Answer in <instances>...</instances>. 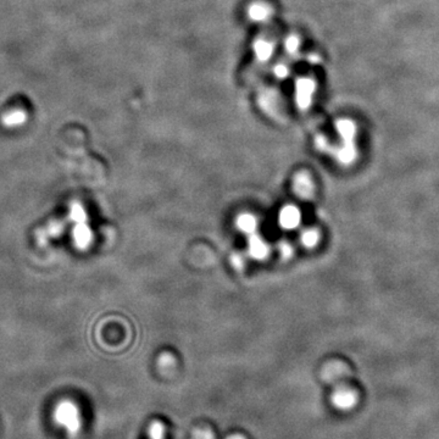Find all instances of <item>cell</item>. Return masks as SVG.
Returning <instances> with one entry per match:
<instances>
[{
    "label": "cell",
    "instance_id": "6da1fadb",
    "mask_svg": "<svg viewBox=\"0 0 439 439\" xmlns=\"http://www.w3.org/2000/svg\"><path fill=\"white\" fill-rule=\"evenodd\" d=\"M53 417H54L55 424L65 429L71 437H74L79 433L82 427V417H81V413L77 405L72 401L64 400L56 405Z\"/></svg>",
    "mask_w": 439,
    "mask_h": 439
},
{
    "label": "cell",
    "instance_id": "7a4b0ae2",
    "mask_svg": "<svg viewBox=\"0 0 439 439\" xmlns=\"http://www.w3.org/2000/svg\"><path fill=\"white\" fill-rule=\"evenodd\" d=\"M332 404L342 411H349L358 404V393L348 385H338L331 397Z\"/></svg>",
    "mask_w": 439,
    "mask_h": 439
},
{
    "label": "cell",
    "instance_id": "3957f363",
    "mask_svg": "<svg viewBox=\"0 0 439 439\" xmlns=\"http://www.w3.org/2000/svg\"><path fill=\"white\" fill-rule=\"evenodd\" d=\"M348 375H349L348 367L340 361L328 362L327 365L324 366L322 372H321V377L327 383H340Z\"/></svg>",
    "mask_w": 439,
    "mask_h": 439
},
{
    "label": "cell",
    "instance_id": "277c9868",
    "mask_svg": "<svg viewBox=\"0 0 439 439\" xmlns=\"http://www.w3.org/2000/svg\"><path fill=\"white\" fill-rule=\"evenodd\" d=\"M301 211L298 210V207H293V205H287V207L282 209L280 212V225L281 228H286V230H293V228H298L299 223H301Z\"/></svg>",
    "mask_w": 439,
    "mask_h": 439
},
{
    "label": "cell",
    "instance_id": "5b68a950",
    "mask_svg": "<svg viewBox=\"0 0 439 439\" xmlns=\"http://www.w3.org/2000/svg\"><path fill=\"white\" fill-rule=\"evenodd\" d=\"M293 188H294V192L298 194V197L304 198V199L312 197L314 194V182L308 173L296 175Z\"/></svg>",
    "mask_w": 439,
    "mask_h": 439
},
{
    "label": "cell",
    "instance_id": "8992f818",
    "mask_svg": "<svg viewBox=\"0 0 439 439\" xmlns=\"http://www.w3.org/2000/svg\"><path fill=\"white\" fill-rule=\"evenodd\" d=\"M249 253L257 260H262L269 255V246L257 232L249 234Z\"/></svg>",
    "mask_w": 439,
    "mask_h": 439
},
{
    "label": "cell",
    "instance_id": "52a82bcc",
    "mask_svg": "<svg viewBox=\"0 0 439 439\" xmlns=\"http://www.w3.org/2000/svg\"><path fill=\"white\" fill-rule=\"evenodd\" d=\"M237 226L242 232L253 234L257 232V221L252 214H242L237 218Z\"/></svg>",
    "mask_w": 439,
    "mask_h": 439
},
{
    "label": "cell",
    "instance_id": "ba28073f",
    "mask_svg": "<svg viewBox=\"0 0 439 439\" xmlns=\"http://www.w3.org/2000/svg\"><path fill=\"white\" fill-rule=\"evenodd\" d=\"M271 15V10L269 6L265 4H253L249 8V16L253 21H257V22H262V21H266L269 19V16Z\"/></svg>",
    "mask_w": 439,
    "mask_h": 439
},
{
    "label": "cell",
    "instance_id": "9c48e42d",
    "mask_svg": "<svg viewBox=\"0 0 439 439\" xmlns=\"http://www.w3.org/2000/svg\"><path fill=\"white\" fill-rule=\"evenodd\" d=\"M312 93V82L309 79H303L298 87V99L301 106H305L310 103V95Z\"/></svg>",
    "mask_w": 439,
    "mask_h": 439
},
{
    "label": "cell",
    "instance_id": "30bf717a",
    "mask_svg": "<svg viewBox=\"0 0 439 439\" xmlns=\"http://www.w3.org/2000/svg\"><path fill=\"white\" fill-rule=\"evenodd\" d=\"M148 437L149 439H165L166 438V427L165 424L155 420L152 424H149L148 427Z\"/></svg>",
    "mask_w": 439,
    "mask_h": 439
},
{
    "label": "cell",
    "instance_id": "8fae6325",
    "mask_svg": "<svg viewBox=\"0 0 439 439\" xmlns=\"http://www.w3.org/2000/svg\"><path fill=\"white\" fill-rule=\"evenodd\" d=\"M255 53L260 60H267L272 54V45L266 40H259L255 45Z\"/></svg>",
    "mask_w": 439,
    "mask_h": 439
},
{
    "label": "cell",
    "instance_id": "7c38bea8",
    "mask_svg": "<svg viewBox=\"0 0 439 439\" xmlns=\"http://www.w3.org/2000/svg\"><path fill=\"white\" fill-rule=\"evenodd\" d=\"M319 233L314 231V230H308L305 232L301 234V243L308 248L315 247L317 242H319Z\"/></svg>",
    "mask_w": 439,
    "mask_h": 439
},
{
    "label": "cell",
    "instance_id": "4fadbf2b",
    "mask_svg": "<svg viewBox=\"0 0 439 439\" xmlns=\"http://www.w3.org/2000/svg\"><path fill=\"white\" fill-rule=\"evenodd\" d=\"M191 439H215V434L209 427H197L193 429Z\"/></svg>",
    "mask_w": 439,
    "mask_h": 439
},
{
    "label": "cell",
    "instance_id": "5bb4252c",
    "mask_svg": "<svg viewBox=\"0 0 439 439\" xmlns=\"http://www.w3.org/2000/svg\"><path fill=\"white\" fill-rule=\"evenodd\" d=\"M160 366H163V367H168L170 365H173V358L171 356H168V354H165V356H161L160 358Z\"/></svg>",
    "mask_w": 439,
    "mask_h": 439
},
{
    "label": "cell",
    "instance_id": "9a60e30c",
    "mask_svg": "<svg viewBox=\"0 0 439 439\" xmlns=\"http://www.w3.org/2000/svg\"><path fill=\"white\" fill-rule=\"evenodd\" d=\"M281 254L285 257H289L293 254V249H292L291 246L288 243H282Z\"/></svg>",
    "mask_w": 439,
    "mask_h": 439
},
{
    "label": "cell",
    "instance_id": "2e32d148",
    "mask_svg": "<svg viewBox=\"0 0 439 439\" xmlns=\"http://www.w3.org/2000/svg\"><path fill=\"white\" fill-rule=\"evenodd\" d=\"M298 45H299V40H296V38H289V40H287V48L288 50H296L298 48Z\"/></svg>",
    "mask_w": 439,
    "mask_h": 439
},
{
    "label": "cell",
    "instance_id": "e0dca14e",
    "mask_svg": "<svg viewBox=\"0 0 439 439\" xmlns=\"http://www.w3.org/2000/svg\"><path fill=\"white\" fill-rule=\"evenodd\" d=\"M287 72H288V70H287V67H285V66H278L276 71H275V74H276L278 77H281V79L286 76Z\"/></svg>",
    "mask_w": 439,
    "mask_h": 439
},
{
    "label": "cell",
    "instance_id": "ac0fdd59",
    "mask_svg": "<svg viewBox=\"0 0 439 439\" xmlns=\"http://www.w3.org/2000/svg\"><path fill=\"white\" fill-rule=\"evenodd\" d=\"M226 439H247V438H246L244 436H242V434L234 433V434H231V436H228V438Z\"/></svg>",
    "mask_w": 439,
    "mask_h": 439
}]
</instances>
